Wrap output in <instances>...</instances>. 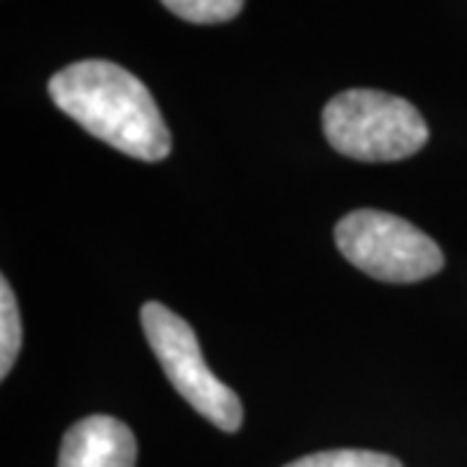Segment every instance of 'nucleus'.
Wrapping results in <instances>:
<instances>
[{"instance_id":"f257e3e1","label":"nucleus","mask_w":467,"mask_h":467,"mask_svg":"<svg viewBox=\"0 0 467 467\" xmlns=\"http://www.w3.org/2000/svg\"><path fill=\"white\" fill-rule=\"evenodd\" d=\"M50 99L84 130L140 161H161L171 135L156 99L130 70L109 60H81L50 78Z\"/></svg>"},{"instance_id":"f03ea898","label":"nucleus","mask_w":467,"mask_h":467,"mask_svg":"<svg viewBox=\"0 0 467 467\" xmlns=\"http://www.w3.org/2000/svg\"><path fill=\"white\" fill-rule=\"evenodd\" d=\"M325 138L356 161H400L426 146L429 125L410 101L374 88H350L327 101Z\"/></svg>"},{"instance_id":"7ed1b4c3","label":"nucleus","mask_w":467,"mask_h":467,"mask_svg":"<svg viewBox=\"0 0 467 467\" xmlns=\"http://www.w3.org/2000/svg\"><path fill=\"white\" fill-rule=\"evenodd\" d=\"M335 244L350 265L387 284H416L444 267V252L429 234L405 218L374 208L340 218Z\"/></svg>"},{"instance_id":"20e7f679","label":"nucleus","mask_w":467,"mask_h":467,"mask_svg":"<svg viewBox=\"0 0 467 467\" xmlns=\"http://www.w3.org/2000/svg\"><path fill=\"white\" fill-rule=\"evenodd\" d=\"M140 325L171 387L221 431H239L244 420L239 395L208 368L190 322L159 301H146L140 309Z\"/></svg>"},{"instance_id":"39448f33","label":"nucleus","mask_w":467,"mask_h":467,"mask_svg":"<svg viewBox=\"0 0 467 467\" xmlns=\"http://www.w3.org/2000/svg\"><path fill=\"white\" fill-rule=\"evenodd\" d=\"M133 431L112 416H88L63 436L57 467H135Z\"/></svg>"},{"instance_id":"423d86ee","label":"nucleus","mask_w":467,"mask_h":467,"mask_svg":"<svg viewBox=\"0 0 467 467\" xmlns=\"http://www.w3.org/2000/svg\"><path fill=\"white\" fill-rule=\"evenodd\" d=\"M21 350V317L11 284L0 281V377L5 379Z\"/></svg>"},{"instance_id":"0eeeda50","label":"nucleus","mask_w":467,"mask_h":467,"mask_svg":"<svg viewBox=\"0 0 467 467\" xmlns=\"http://www.w3.org/2000/svg\"><path fill=\"white\" fill-rule=\"evenodd\" d=\"M285 467H402L400 460L368 450H327L299 457Z\"/></svg>"},{"instance_id":"6e6552de","label":"nucleus","mask_w":467,"mask_h":467,"mask_svg":"<svg viewBox=\"0 0 467 467\" xmlns=\"http://www.w3.org/2000/svg\"><path fill=\"white\" fill-rule=\"evenodd\" d=\"M174 16L190 24H223L239 16L244 0H161Z\"/></svg>"}]
</instances>
